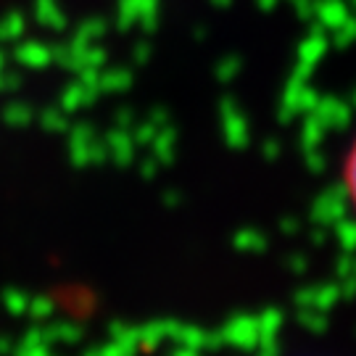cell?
<instances>
[{"label": "cell", "instance_id": "1", "mask_svg": "<svg viewBox=\"0 0 356 356\" xmlns=\"http://www.w3.org/2000/svg\"><path fill=\"white\" fill-rule=\"evenodd\" d=\"M343 185H346V195H348V204L356 214V140L354 145L348 148V156H346V166H343Z\"/></svg>", "mask_w": 356, "mask_h": 356}]
</instances>
